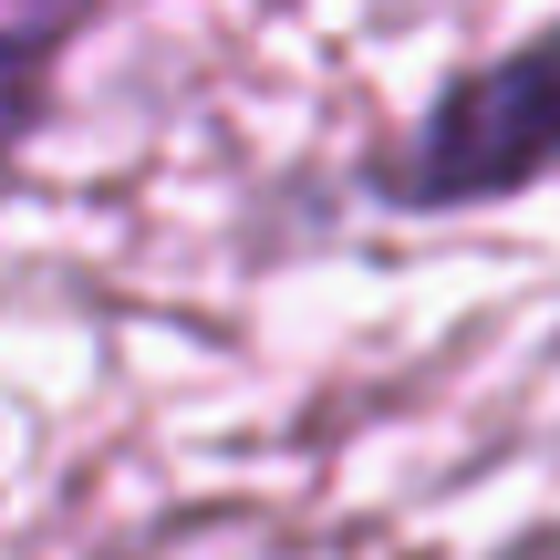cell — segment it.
Listing matches in <instances>:
<instances>
[{
  "mask_svg": "<svg viewBox=\"0 0 560 560\" xmlns=\"http://www.w3.org/2000/svg\"><path fill=\"white\" fill-rule=\"evenodd\" d=\"M550 166H560V11L529 42L467 62L457 83H436V104L374 156V198L416 208V219H446V208L520 198Z\"/></svg>",
  "mask_w": 560,
  "mask_h": 560,
  "instance_id": "1",
  "label": "cell"
}]
</instances>
